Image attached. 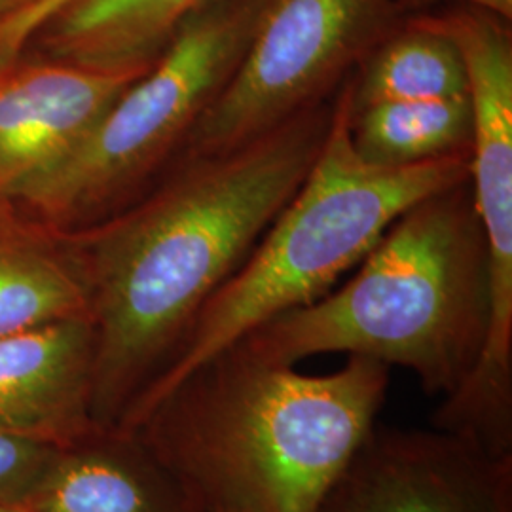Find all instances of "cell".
Wrapping results in <instances>:
<instances>
[{
  "label": "cell",
  "mask_w": 512,
  "mask_h": 512,
  "mask_svg": "<svg viewBox=\"0 0 512 512\" xmlns=\"http://www.w3.org/2000/svg\"><path fill=\"white\" fill-rule=\"evenodd\" d=\"M351 112L399 101L469 95L458 46L427 14H412L363 59L349 78Z\"/></svg>",
  "instance_id": "obj_13"
},
{
  "label": "cell",
  "mask_w": 512,
  "mask_h": 512,
  "mask_svg": "<svg viewBox=\"0 0 512 512\" xmlns=\"http://www.w3.org/2000/svg\"><path fill=\"white\" fill-rule=\"evenodd\" d=\"M59 446L0 433V507H14L35 486Z\"/></svg>",
  "instance_id": "obj_16"
},
{
  "label": "cell",
  "mask_w": 512,
  "mask_h": 512,
  "mask_svg": "<svg viewBox=\"0 0 512 512\" xmlns=\"http://www.w3.org/2000/svg\"><path fill=\"white\" fill-rule=\"evenodd\" d=\"M317 512H512V454L374 423Z\"/></svg>",
  "instance_id": "obj_7"
},
{
  "label": "cell",
  "mask_w": 512,
  "mask_h": 512,
  "mask_svg": "<svg viewBox=\"0 0 512 512\" xmlns=\"http://www.w3.org/2000/svg\"><path fill=\"white\" fill-rule=\"evenodd\" d=\"M344 287L287 311L236 344L296 366L348 353L414 372L448 397L473 370L490 327V251L471 177L408 207Z\"/></svg>",
  "instance_id": "obj_3"
},
{
  "label": "cell",
  "mask_w": 512,
  "mask_h": 512,
  "mask_svg": "<svg viewBox=\"0 0 512 512\" xmlns=\"http://www.w3.org/2000/svg\"><path fill=\"white\" fill-rule=\"evenodd\" d=\"M334 97L238 147L179 158L143 202L74 239L95 334L97 425L118 423L296 196L325 147Z\"/></svg>",
  "instance_id": "obj_1"
},
{
  "label": "cell",
  "mask_w": 512,
  "mask_h": 512,
  "mask_svg": "<svg viewBox=\"0 0 512 512\" xmlns=\"http://www.w3.org/2000/svg\"><path fill=\"white\" fill-rule=\"evenodd\" d=\"M21 0H0V18L6 14V12H10L14 6H18Z\"/></svg>",
  "instance_id": "obj_19"
},
{
  "label": "cell",
  "mask_w": 512,
  "mask_h": 512,
  "mask_svg": "<svg viewBox=\"0 0 512 512\" xmlns=\"http://www.w3.org/2000/svg\"><path fill=\"white\" fill-rule=\"evenodd\" d=\"M262 0H207L164 54L18 200L54 219L103 211L177 156L249 48Z\"/></svg>",
  "instance_id": "obj_5"
},
{
  "label": "cell",
  "mask_w": 512,
  "mask_h": 512,
  "mask_svg": "<svg viewBox=\"0 0 512 512\" xmlns=\"http://www.w3.org/2000/svg\"><path fill=\"white\" fill-rule=\"evenodd\" d=\"M14 512H202L131 433L101 427L59 446Z\"/></svg>",
  "instance_id": "obj_11"
},
{
  "label": "cell",
  "mask_w": 512,
  "mask_h": 512,
  "mask_svg": "<svg viewBox=\"0 0 512 512\" xmlns=\"http://www.w3.org/2000/svg\"><path fill=\"white\" fill-rule=\"evenodd\" d=\"M207 0H76L50 27L59 61L99 71L147 73Z\"/></svg>",
  "instance_id": "obj_12"
},
{
  "label": "cell",
  "mask_w": 512,
  "mask_h": 512,
  "mask_svg": "<svg viewBox=\"0 0 512 512\" xmlns=\"http://www.w3.org/2000/svg\"><path fill=\"white\" fill-rule=\"evenodd\" d=\"M90 317V296L71 255L0 228V336Z\"/></svg>",
  "instance_id": "obj_15"
},
{
  "label": "cell",
  "mask_w": 512,
  "mask_h": 512,
  "mask_svg": "<svg viewBox=\"0 0 512 512\" xmlns=\"http://www.w3.org/2000/svg\"><path fill=\"white\" fill-rule=\"evenodd\" d=\"M349 78L334 97L329 135L308 179L203 304L177 351L131 401L116 429L133 431L175 385L222 349L330 293L408 207L471 177V154L408 167L363 162L349 135Z\"/></svg>",
  "instance_id": "obj_4"
},
{
  "label": "cell",
  "mask_w": 512,
  "mask_h": 512,
  "mask_svg": "<svg viewBox=\"0 0 512 512\" xmlns=\"http://www.w3.org/2000/svg\"><path fill=\"white\" fill-rule=\"evenodd\" d=\"M399 2L408 16L429 12L439 4H467V6L490 10L497 16L512 21V0H399Z\"/></svg>",
  "instance_id": "obj_18"
},
{
  "label": "cell",
  "mask_w": 512,
  "mask_h": 512,
  "mask_svg": "<svg viewBox=\"0 0 512 512\" xmlns=\"http://www.w3.org/2000/svg\"><path fill=\"white\" fill-rule=\"evenodd\" d=\"M145 73L73 63L0 71V198L57 164Z\"/></svg>",
  "instance_id": "obj_9"
},
{
  "label": "cell",
  "mask_w": 512,
  "mask_h": 512,
  "mask_svg": "<svg viewBox=\"0 0 512 512\" xmlns=\"http://www.w3.org/2000/svg\"><path fill=\"white\" fill-rule=\"evenodd\" d=\"M349 135L359 158L380 167H408L471 154V99L465 95L372 105L351 112Z\"/></svg>",
  "instance_id": "obj_14"
},
{
  "label": "cell",
  "mask_w": 512,
  "mask_h": 512,
  "mask_svg": "<svg viewBox=\"0 0 512 512\" xmlns=\"http://www.w3.org/2000/svg\"><path fill=\"white\" fill-rule=\"evenodd\" d=\"M0 512H14L12 507H0Z\"/></svg>",
  "instance_id": "obj_20"
},
{
  "label": "cell",
  "mask_w": 512,
  "mask_h": 512,
  "mask_svg": "<svg viewBox=\"0 0 512 512\" xmlns=\"http://www.w3.org/2000/svg\"><path fill=\"white\" fill-rule=\"evenodd\" d=\"M425 14L454 40L469 76L471 188L490 251V321L512 327L511 21L467 4Z\"/></svg>",
  "instance_id": "obj_8"
},
{
  "label": "cell",
  "mask_w": 512,
  "mask_h": 512,
  "mask_svg": "<svg viewBox=\"0 0 512 512\" xmlns=\"http://www.w3.org/2000/svg\"><path fill=\"white\" fill-rule=\"evenodd\" d=\"M406 18L399 0H262L247 52L183 156L238 147L327 103Z\"/></svg>",
  "instance_id": "obj_6"
},
{
  "label": "cell",
  "mask_w": 512,
  "mask_h": 512,
  "mask_svg": "<svg viewBox=\"0 0 512 512\" xmlns=\"http://www.w3.org/2000/svg\"><path fill=\"white\" fill-rule=\"evenodd\" d=\"M387 387L389 366L368 357L311 376L234 344L129 433L202 512H317Z\"/></svg>",
  "instance_id": "obj_2"
},
{
  "label": "cell",
  "mask_w": 512,
  "mask_h": 512,
  "mask_svg": "<svg viewBox=\"0 0 512 512\" xmlns=\"http://www.w3.org/2000/svg\"><path fill=\"white\" fill-rule=\"evenodd\" d=\"M90 317L0 336V433L65 446L101 429L92 414Z\"/></svg>",
  "instance_id": "obj_10"
},
{
  "label": "cell",
  "mask_w": 512,
  "mask_h": 512,
  "mask_svg": "<svg viewBox=\"0 0 512 512\" xmlns=\"http://www.w3.org/2000/svg\"><path fill=\"white\" fill-rule=\"evenodd\" d=\"M76 0H21L0 18V71Z\"/></svg>",
  "instance_id": "obj_17"
}]
</instances>
